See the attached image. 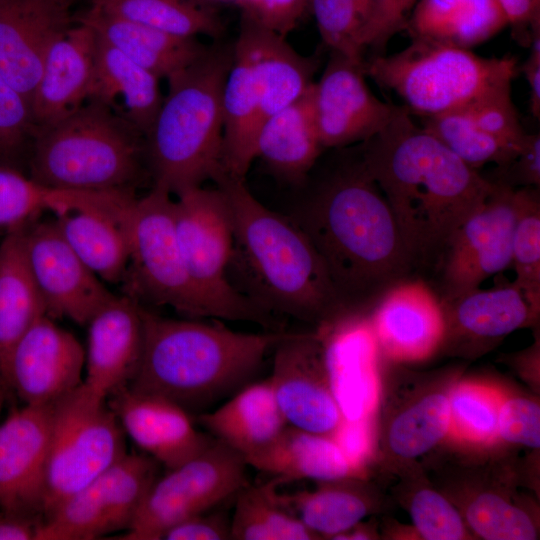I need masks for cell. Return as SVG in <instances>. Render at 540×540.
I'll return each instance as SVG.
<instances>
[{
  "instance_id": "obj_46",
  "label": "cell",
  "mask_w": 540,
  "mask_h": 540,
  "mask_svg": "<svg viewBox=\"0 0 540 540\" xmlns=\"http://www.w3.org/2000/svg\"><path fill=\"white\" fill-rule=\"evenodd\" d=\"M36 129L30 101L0 75V165H27Z\"/></svg>"
},
{
  "instance_id": "obj_57",
  "label": "cell",
  "mask_w": 540,
  "mask_h": 540,
  "mask_svg": "<svg viewBox=\"0 0 540 540\" xmlns=\"http://www.w3.org/2000/svg\"><path fill=\"white\" fill-rule=\"evenodd\" d=\"M5 387L3 386V384L0 382V413H1V410H2V407H3V404H4V399H5Z\"/></svg>"
},
{
  "instance_id": "obj_2",
  "label": "cell",
  "mask_w": 540,
  "mask_h": 540,
  "mask_svg": "<svg viewBox=\"0 0 540 540\" xmlns=\"http://www.w3.org/2000/svg\"><path fill=\"white\" fill-rule=\"evenodd\" d=\"M291 218L322 259L347 310L377 302L415 270L389 204L359 152L334 168Z\"/></svg>"
},
{
  "instance_id": "obj_22",
  "label": "cell",
  "mask_w": 540,
  "mask_h": 540,
  "mask_svg": "<svg viewBox=\"0 0 540 540\" xmlns=\"http://www.w3.org/2000/svg\"><path fill=\"white\" fill-rule=\"evenodd\" d=\"M70 0H0V75L29 101L51 44L72 24Z\"/></svg>"
},
{
  "instance_id": "obj_35",
  "label": "cell",
  "mask_w": 540,
  "mask_h": 540,
  "mask_svg": "<svg viewBox=\"0 0 540 540\" xmlns=\"http://www.w3.org/2000/svg\"><path fill=\"white\" fill-rule=\"evenodd\" d=\"M25 225L7 229L0 242V382L3 386L14 346L38 318L46 315L26 262Z\"/></svg>"
},
{
  "instance_id": "obj_41",
  "label": "cell",
  "mask_w": 540,
  "mask_h": 540,
  "mask_svg": "<svg viewBox=\"0 0 540 540\" xmlns=\"http://www.w3.org/2000/svg\"><path fill=\"white\" fill-rule=\"evenodd\" d=\"M505 392L471 380L457 381L449 389L447 436L473 446L498 442V417Z\"/></svg>"
},
{
  "instance_id": "obj_58",
  "label": "cell",
  "mask_w": 540,
  "mask_h": 540,
  "mask_svg": "<svg viewBox=\"0 0 540 540\" xmlns=\"http://www.w3.org/2000/svg\"><path fill=\"white\" fill-rule=\"evenodd\" d=\"M196 1L199 2V3H202V0H196ZM202 4H203V3H202ZM204 5H205V4H204Z\"/></svg>"
},
{
  "instance_id": "obj_14",
  "label": "cell",
  "mask_w": 540,
  "mask_h": 540,
  "mask_svg": "<svg viewBox=\"0 0 540 540\" xmlns=\"http://www.w3.org/2000/svg\"><path fill=\"white\" fill-rule=\"evenodd\" d=\"M24 252L33 282L50 318L86 326L113 294L76 255L55 220L24 228Z\"/></svg>"
},
{
  "instance_id": "obj_45",
  "label": "cell",
  "mask_w": 540,
  "mask_h": 540,
  "mask_svg": "<svg viewBox=\"0 0 540 540\" xmlns=\"http://www.w3.org/2000/svg\"><path fill=\"white\" fill-rule=\"evenodd\" d=\"M369 0H309L321 39L330 51L364 61L362 34Z\"/></svg>"
},
{
  "instance_id": "obj_34",
  "label": "cell",
  "mask_w": 540,
  "mask_h": 540,
  "mask_svg": "<svg viewBox=\"0 0 540 540\" xmlns=\"http://www.w3.org/2000/svg\"><path fill=\"white\" fill-rule=\"evenodd\" d=\"M506 26L496 0H418L404 31L411 39L471 50Z\"/></svg>"
},
{
  "instance_id": "obj_43",
  "label": "cell",
  "mask_w": 540,
  "mask_h": 540,
  "mask_svg": "<svg viewBox=\"0 0 540 540\" xmlns=\"http://www.w3.org/2000/svg\"><path fill=\"white\" fill-rule=\"evenodd\" d=\"M72 201V191L46 188L20 170L0 165V229L27 224L42 212L58 214Z\"/></svg>"
},
{
  "instance_id": "obj_13",
  "label": "cell",
  "mask_w": 540,
  "mask_h": 540,
  "mask_svg": "<svg viewBox=\"0 0 540 540\" xmlns=\"http://www.w3.org/2000/svg\"><path fill=\"white\" fill-rule=\"evenodd\" d=\"M484 202L451 234L435 268L439 299L479 288L490 276L511 266L517 188L493 183Z\"/></svg>"
},
{
  "instance_id": "obj_26",
  "label": "cell",
  "mask_w": 540,
  "mask_h": 540,
  "mask_svg": "<svg viewBox=\"0 0 540 540\" xmlns=\"http://www.w3.org/2000/svg\"><path fill=\"white\" fill-rule=\"evenodd\" d=\"M97 46L96 32L79 20L51 44L30 101L37 128L68 116L88 101Z\"/></svg>"
},
{
  "instance_id": "obj_17",
  "label": "cell",
  "mask_w": 540,
  "mask_h": 540,
  "mask_svg": "<svg viewBox=\"0 0 540 540\" xmlns=\"http://www.w3.org/2000/svg\"><path fill=\"white\" fill-rule=\"evenodd\" d=\"M422 127L475 170L502 167L522 148L524 131L511 97L501 88L444 113L422 118Z\"/></svg>"
},
{
  "instance_id": "obj_32",
  "label": "cell",
  "mask_w": 540,
  "mask_h": 540,
  "mask_svg": "<svg viewBox=\"0 0 540 540\" xmlns=\"http://www.w3.org/2000/svg\"><path fill=\"white\" fill-rule=\"evenodd\" d=\"M313 84L299 99L267 118L257 134L256 158L275 177L292 184L305 179L324 150L314 118Z\"/></svg>"
},
{
  "instance_id": "obj_8",
  "label": "cell",
  "mask_w": 540,
  "mask_h": 540,
  "mask_svg": "<svg viewBox=\"0 0 540 540\" xmlns=\"http://www.w3.org/2000/svg\"><path fill=\"white\" fill-rule=\"evenodd\" d=\"M126 454L124 430L107 398L84 382L54 402L42 520Z\"/></svg>"
},
{
  "instance_id": "obj_48",
  "label": "cell",
  "mask_w": 540,
  "mask_h": 540,
  "mask_svg": "<svg viewBox=\"0 0 540 540\" xmlns=\"http://www.w3.org/2000/svg\"><path fill=\"white\" fill-rule=\"evenodd\" d=\"M499 440L538 449L540 407L538 402L505 394L498 417Z\"/></svg>"
},
{
  "instance_id": "obj_44",
  "label": "cell",
  "mask_w": 540,
  "mask_h": 540,
  "mask_svg": "<svg viewBox=\"0 0 540 540\" xmlns=\"http://www.w3.org/2000/svg\"><path fill=\"white\" fill-rule=\"evenodd\" d=\"M462 515L469 530L486 540H534L538 537V527L531 515L496 492L473 495Z\"/></svg>"
},
{
  "instance_id": "obj_3",
  "label": "cell",
  "mask_w": 540,
  "mask_h": 540,
  "mask_svg": "<svg viewBox=\"0 0 540 540\" xmlns=\"http://www.w3.org/2000/svg\"><path fill=\"white\" fill-rule=\"evenodd\" d=\"M141 316L142 354L128 387L172 401L189 414L206 412L249 384L283 335L166 318L142 305Z\"/></svg>"
},
{
  "instance_id": "obj_29",
  "label": "cell",
  "mask_w": 540,
  "mask_h": 540,
  "mask_svg": "<svg viewBox=\"0 0 540 540\" xmlns=\"http://www.w3.org/2000/svg\"><path fill=\"white\" fill-rule=\"evenodd\" d=\"M248 466L274 476L280 483L301 479L330 481L365 478L332 436L287 425L264 449L245 457Z\"/></svg>"
},
{
  "instance_id": "obj_27",
  "label": "cell",
  "mask_w": 540,
  "mask_h": 540,
  "mask_svg": "<svg viewBox=\"0 0 540 540\" xmlns=\"http://www.w3.org/2000/svg\"><path fill=\"white\" fill-rule=\"evenodd\" d=\"M319 333L332 389L347 420L372 417L380 398L379 347L370 319L347 316Z\"/></svg>"
},
{
  "instance_id": "obj_11",
  "label": "cell",
  "mask_w": 540,
  "mask_h": 540,
  "mask_svg": "<svg viewBox=\"0 0 540 540\" xmlns=\"http://www.w3.org/2000/svg\"><path fill=\"white\" fill-rule=\"evenodd\" d=\"M245 458L219 440L156 478L122 539L160 540L173 525L214 509L248 484Z\"/></svg>"
},
{
  "instance_id": "obj_28",
  "label": "cell",
  "mask_w": 540,
  "mask_h": 540,
  "mask_svg": "<svg viewBox=\"0 0 540 540\" xmlns=\"http://www.w3.org/2000/svg\"><path fill=\"white\" fill-rule=\"evenodd\" d=\"M440 302L445 319L442 344L449 343L455 353H480L511 332L534 324L539 316L513 284L476 288Z\"/></svg>"
},
{
  "instance_id": "obj_16",
  "label": "cell",
  "mask_w": 540,
  "mask_h": 540,
  "mask_svg": "<svg viewBox=\"0 0 540 540\" xmlns=\"http://www.w3.org/2000/svg\"><path fill=\"white\" fill-rule=\"evenodd\" d=\"M330 52L312 89L314 118L324 149L365 142L383 129L399 108L372 93L365 80V60Z\"/></svg>"
},
{
  "instance_id": "obj_52",
  "label": "cell",
  "mask_w": 540,
  "mask_h": 540,
  "mask_svg": "<svg viewBox=\"0 0 540 540\" xmlns=\"http://www.w3.org/2000/svg\"><path fill=\"white\" fill-rule=\"evenodd\" d=\"M211 511V510H209ZM203 512L187 518L165 531V540L231 539V520L221 512Z\"/></svg>"
},
{
  "instance_id": "obj_40",
  "label": "cell",
  "mask_w": 540,
  "mask_h": 540,
  "mask_svg": "<svg viewBox=\"0 0 540 540\" xmlns=\"http://www.w3.org/2000/svg\"><path fill=\"white\" fill-rule=\"evenodd\" d=\"M97 10L184 38L222 33L220 18L196 0H91Z\"/></svg>"
},
{
  "instance_id": "obj_31",
  "label": "cell",
  "mask_w": 540,
  "mask_h": 540,
  "mask_svg": "<svg viewBox=\"0 0 540 540\" xmlns=\"http://www.w3.org/2000/svg\"><path fill=\"white\" fill-rule=\"evenodd\" d=\"M159 80L155 74L98 37L88 101L105 105L146 136L164 99Z\"/></svg>"
},
{
  "instance_id": "obj_47",
  "label": "cell",
  "mask_w": 540,
  "mask_h": 540,
  "mask_svg": "<svg viewBox=\"0 0 540 540\" xmlns=\"http://www.w3.org/2000/svg\"><path fill=\"white\" fill-rule=\"evenodd\" d=\"M409 514L418 534L426 540H462L469 528L456 507L436 490L422 487L409 501Z\"/></svg>"
},
{
  "instance_id": "obj_19",
  "label": "cell",
  "mask_w": 540,
  "mask_h": 540,
  "mask_svg": "<svg viewBox=\"0 0 540 540\" xmlns=\"http://www.w3.org/2000/svg\"><path fill=\"white\" fill-rule=\"evenodd\" d=\"M54 402L24 404L0 424L1 511L42 518Z\"/></svg>"
},
{
  "instance_id": "obj_9",
  "label": "cell",
  "mask_w": 540,
  "mask_h": 540,
  "mask_svg": "<svg viewBox=\"0 0 540 540\" xmlns=\"http://www.w3.org/2000/svg\"><path fill=\"white\" fill-rule=\"evenodd\" d=\"M130 258L122 282L124 295L138 304L169 306L190 318L216 317L192 282L177 240L174 199L152 188L135 197L126 213Z\"/></svg>"
},
{
  "instance_id": "obj_21",
  "label": "cell",
  "mask_w": 540,
  "mask_h": 540,
  "mask_svg": "<svg viewBox=\"0 0 540 540\" xmlns=\"http://www.w3.org/2000/svg\"><path fill=\"white\" fill-rule=\"evenodd\" d=\"M379 351L396 362H420L442 345L445 319L438 295L421 279H405L376 302L370 318Z\"/></svg>"
},
{
  "instance_id": "obj_53",
  "label": "cell",
  "mask_w": 540,
  "mask_h": 540,
  "mask_svg": "<svg viewBox=\"0 0 540 540\" xmlns=\"http://www.w3.org/2000/svg\"><path fill=\"white\" fill-rule=\"evenodd\" d=\"M333 437L350 461L365 471L374 445L371 417L359 420L345 419Z\"/></svg>"
},
{
  "instance_id": "obj_1",
  "label": "cell",
  "mask_w": 540,
  "mask_h": 540,
  "mask_svg": "<svg viewBox=\"0 0 540 540\" xmlns=\"http://www.w3.org/2000/svg\"><path fill=\"white\" fill-rule=\"evenodd\" d=\"M358 152L389 204L415 270L436 268L451 234L494 186L403 106Z\"/></svg>"
},
{
  "instance_id": "obj_51",
  "label": "cell",
  "mask_w": 540,
  "mask_h": 540,
  "mask_svg": "<svg viewBox=\"0 0 540 540\" xmlns=\"http://www.w3.org/2000/svg\"><path fill=\"white\" fill-rule=\"evenodd\" d=\"M242 13L285 36L309 9V0H242Z\"/></svg>"
},
{
  "instance_id": "obj_23",
  "label": "cell",
  "mask_w": 540,
  "mask_h": 540,
  "mask_svg": "<svg viewBox=\"0 0 540 540\" xmlns=\"http://www.w3.org/2000/svg\"><path fill=\"white\" fill-rule=\"evenodd\" d=\"M107 403L133 442L168 470L196 457L212 441L197 431L186 410L165 398L125 386Z\"/></svg>"
},
{
  "instance_id": "obj_6",
  "label": "cell",
  "mask_w": 540,
  "mask_h": 540,
  "mask_svg": "<svg viewBox=\"0 0 540 540\" xmlns=\"http://www.w3.org/2000/svg\"><path fill=\"white\" fill-rule=\"evenodd\" d=\"M28 176L54 190L134 192L148 173L145 136L105 105L89 100L36 129Z\"/></svg>"
},
{
  "instance_id": "obj_4",
  "label": "cell",
  "mask_w": 540,
  "mask_h": 540,
  "mask_svg": "<svg viewBox=\"0 0 540 540\" xmlns=\"http://www.w3.org/2000/svg\"><path fill=\"white\" fill-rule=\"evenodd\" d=\"M213 181L229 204L232 259H238L248 277L251 300L269 313L307 321H327L347 310L322 259L291 217L261 204L245 180L221 172Z\"/></svg>"
},
{
  "instance_id": "obj_50",
  "label": "cell",
  "mask_w": 540,
  "mask_h": 540,
  "mask_svg": "<svg viewBox=\"0 0 540 540\" xmlns=\"http://www.w3.org/2000/svg\"><path fill=\"white\" fill-rule=\"evenodd\" d=\"M485 177V176H484ZM488 181L511 188L540 186V134L526 135L518 154L506 165L496 167Z\"/></svg>"
},
{
  "instance_id": "obj_38",
  "label": "cell",
  "mask_w": 540,
  "mask_h": 540,
  "mask_svg": "<svg viewBox=\"0 0 540 540\" xmlns=\"http://www.w3.org/2000/svg\"><path fill=\"white\" fill-rule=\"evenodd\" d=\"M450 387L436 386L418 392L394 411L384 432L385 448L391 456L415 459L447 436Z\"/></svg>"
},
{
  "instance_id": "obj_54",
  "label": "cell",
  "mask_w": 540,
  "mask_h": 540,
  "mask_svg": "<svg viewBox=\"0 0 540 540\" xmlns=\"http://www.w3.org/2000/svg\"><path fill=\"white\" fill-rule=\"evenodd\" d=\"M512 37L521 46L529 47L533 32L540 29V0H496Z\"/></svg>"
},
{
  "instance_id": "obj_25",
  "label": "cell",
  "mask_w": 540,
  "mask_h": 540,
  "mask_svg": "<svg viewBox=\"0 0 540 540\" xmlns=\"http://www.w3.org/2000/svg\"><path fill=\"white\" fill-rule=\"evenodd\" d=\"M83 382L108 398L128 386L142 354L141 305L126 295H114L90 319Z\"/></svg>"
},
{
  "instance_id": "obj_33",
  "label": "cell",
  "mask_w": 540,
  "mask_h": 540,
  "mask_svg": "<svg viewBox=\"0 0 540 540\" xmlns=\"http://www.w3.org/2000/svg\"><path fill=\"white\" fill-rule=\"evenodd\" d=\"M76 20L89 25L101 40L160 79L183 70L207 48L195 38L174 36L105 14L92 6Z\"/></svg>"
},
{
  "instance_id": "obj_56",
  "label": "cell",
  "mask_w": 540,
  "mask_h": 540,
  "mask_svg": "<svg viewBox=\"0 0 540 540\" xmlns=\"http://www.w3.org/2000/svg\"><path fill=\"white\" fill-rule=\"evenodd\" d=\"M42 518L4 512L0 513V540H36Z\"/></svg>"
},
{
  "instance_id": "obj_7",
  "label": "cell",
  "mask_w": 540,
  "mask_h": 540,
  "mask_svg": "<svg viewBox=\"0 0 540 540\" xmlns=\"http://www.w3.org/2000/svg\"><path fill=\"white\" fill-rule=\"evenodd\" d=\"M365 75L394 92L410 114L431 117L511 86L514 57L486 58L469 49L411 39L392 55L364 61Z\"/></svg>"
},
{
  "instance_id": "obj_5",
  "label": "cell",
  "mask_w": 540,
  "mask_h": 540,
  "mask_svg": "<svg viewBox=\"0 0 540 540\" xmlns=\"http://www.w3.org/2000/svg\"><path fill=\"white\" fill-rule=\"evenodd\" d=\"M233 53V46L207 47L167 79L168 93L145 136L154 188L177 195L224 172L222 98Z\"/></svg>"
},
{
  "instance_id": "obj_59",
  "label": "cell",
  "mask_w": 540,
  "mask_h": 540,
  "mask_svg": "<svg viewBox=\"0 0 540 540\" xmlns=\"http://www.w3.org/2000/svg\"><path fill=\"white\" fill-rule=\"evenodd\" d=\"M71 2H73L74 0H70Z\"/></svg>"
},
{
  "instance_id": "obj_42",
  "label": "cell",
  "mask_w": 540,
  "mask_h": 540,
  "mask_svg": "<svg viewBox=\"0 0 540 540\" xmlns=\"http://www.w3.org/2000/svg\"><path fill=\"white\" fill-rule=\"evenodd\" d=\"M512 283L532 310L540 311V195L539 188H517V211L512 238Z\"/></svg>"
},
{
  "instance_id": "obj_12",
  "label": "cell",
  "mask_w": 540,
  "mask_h": 540,
  "mask_svg": "<svg viewBox=\"0 0 540 540\" xmlns=\"http://www.w3.org/2000/svg\"><path fill=\"white\" fill-rule=\"evenodd\" d=\"M158 462L126 453L44 518L36 540H91L128 529L150 487Z\"/></svg>"
},
{
  "instance_id": "obj_20",
  "label": "cell",
  "mask_w": 540,
  "mask_h": 540,
  "mask_svg": "<svg viewBox=\"0 0 540 540\" xmlns=\"http://www.w3.org/2000/svg\"><path fill=\"white\" fill-rule=\"evenodd\" d=\"M134 192H86L82 200L55 215L65 241L103 282L122 284L129 264L126 213Z\"/></svg>"
},
{
  "instance_id": "obj_37",
  "label": "cell",
  "mask_w": 540,
  "mask_h": 540,
  "mask_svg": "<svg viewBox=\"0 0 540 540\" xmlns=\"http://www.w3.org/2000/svg\"><path fill=\"white\" fill-rule=\"evenodd\" d=\"M363 478L319 481L314 490L279 494L282 503L319 538L352 528L372 510Z\"/></svg>"
},
{
  "instance_id": "obj_39",
  "label": "cell",
  "mask_w": 540,
  "mask_h": 540,
  "mask_svg": "<svg viewBox=\"0 0 540 540\" xmlns=\"http://www.w3.org/2000/svg\"><path fill=\"white\" fill-rule=\"evenodd\" d=\"M277 479L245 485L235 496L231 518L234 540H313L320 539L281 501Z\"/></svg>"
},
{
  "instance_id": "obj_18",
  "label": "cell",
  "mask_w": 540,
  "mask_h": 540,
  "mask_svg": "<svg viewBox=\"0 0 540 540\" xmlns=\"http://www.w3.org/2000/svg\"><path fill=\"white\" fill-rule=\"evenodd\" d=\"M85 349L52 318H38L14 346L4 386L24 404L52 403L82 384Z\"/></svg>"
},
{
  "instance_id": "obj_30",
  "label": "cell",
  "mask_w": 540,
  "mask_h": 540,
  "mask_svg": "<svg viewBox=\"0 0 540 540\" xmlns=\"http://www.w3.org/2000/svg\"><path fill=\"white\" fill-rule=\"evenodd\" d=\"M197 423L244 458L270 445L286 428L269 377L249 383Z\"/></svg>"
},
{
  "instance_id": "obj_24",
  "label": "cell",
  "mask_w": 540,
  "mask_h": 540,
  "mask_svg": "<svg viewBox=\"0 0 540 540\" xmlns=\"http://www.w3.org/2000/svg\"><path fill=\"white\" fill-rule=\"evenodd\" d=\"M235 45L243 52L251 72L259 128L271 115L304 95L314 83L319 58L299 54L285 36L243 13Z\"/></svg>"
},
{
  "instance_id": "obj_10",
  "label": "cell",
  "mask_w": 540,
  "mask_h": 540,
  "mask_svg": "<svg viewBox=\"0 0 540 540\" xmlns=\"http://www.w3.org/2000/svg\"><path fill=\"white\" fill-rule=\"evenodd\" d=\"M174 200V222L180 251L188 274L198 291L213 307L216 317L251 321L271 327V314L229 282L234 232L229 204L223 191L193 187Z\"/></svg>"
},
{
  "instance_id": "obj_49",
  "label": "cell",
  "mask_w": 540,
  "mask_h": 540,
  "mask_svg": "<svg viewBox=\"0 0 540 540\" xmlns=\"http://www.w3.org/2000/svg\"><path fill=\"white\" fill-rule=\"evenodd\" d=\"M417 2L418 0H369L362 34L365 52L372 49L378 54L396 33L403 31Z\"/></svg>"
},
{
  "instance_id": "obj_55",
  "label": "cell",
  "mask_w": 540,
  "mask_h": 540,
  "mask_svg": "<svg viewBox=\"0 0 540 540\" xmlns=\"http://www.w3.org/2000/svg\"><path fill=\"white\" fill-rule=\"evenodd\" d=\"M530 53L518 67L529 86V108L534 118H540V29L533 32Z\"/></svg>"
},
{
  "instance_id": "obj_36",
  "label": "cell",
  "mask_w": 540,
  "mask_h": 540,
  "mask_svg": "<svg viewBox=\"0 0 540 540\" xmlns=\"http://www.w3.org/2000/svg\"><path fill=\"white\" fill-rule=\"evenodd\" d=\"M233 52L222 98V167L228 176L245 180L256 159L258 104L246 58L235 44Z\"/></svg>"
},
{
  "instance_id": "obj_15",
  "label": "cell",
  "mask_w": 540,
  "mask_h": 540,
  "mask_svg": "<svg viewBox=\"0 0 540 540\" xmlns=\"http://www.w3.org/2000/svg\"><path fill=\"white\" fill-rule=\"evenodd\" d=\"M269 377L287 424L334 436L345 417L334 395L319 333L283 334Z\"/></svg>"
}]
</instances>
